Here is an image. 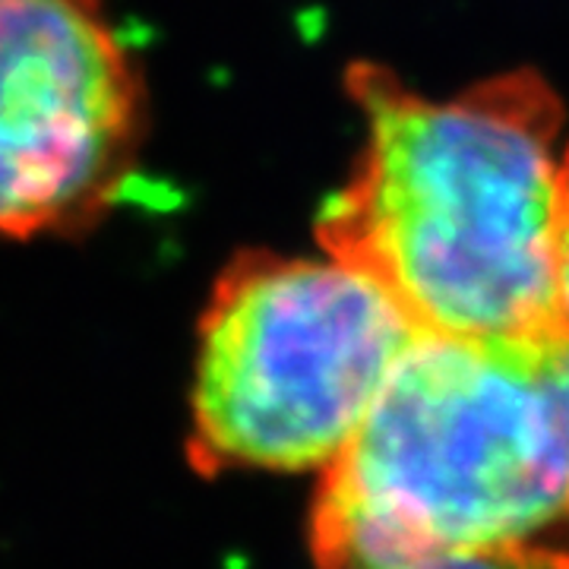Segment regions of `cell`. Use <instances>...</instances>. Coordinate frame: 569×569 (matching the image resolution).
Instances as JSON below:
<instances>
[{
	"mask_svg": "<svg viewBox=\"0 0 569 569\" xmlns=\"http://www.w3.org/2000/svg\"><path fill=\"white\" fill-rule=\"evenodd\" d=\"M348 92L367 146L317 219L326 257L365 272L421 332L548 342L557 317L560 102L531 70L427 102L383 67Z\"/></svg>",
	"mask_w": 569,
	"mask_h": 569,
	"instance_id": "1",
	"label": "cell"
},
{
	"mask_svg": "<svg viewBox=\"0 0 569 569\" xmlns=\"http://www.w3.org/2000/svg\"><path fill=\"white\" fill-rule=\"evenodd\" d=\"M553 339L478 342L418 329L355 437L323 468L310 507L317 567L406 569L567 531Z\"/></svg>",
	"mask_w": 569,
	"mask_h": 569,
	"instance_id": "2",
	"label": "cell"
},
{
	"mask_svg": "<svg viewBox=\"0 0 569 569\" xmlns=\"http://www.w3.org/2000/svg\"><path fill=\"white\" fill-rule=\"evenodd\" d=\"M418 326L365 272L250 250L200 320L190 459L222 468H326L355 437Z\"/></svg>",
	"mask_w": 569,
	"mask_h": 569,
	"instance_id": "3",
	"label": "cell"
},
{
	"mask_svg": "<svg viewBox=\"0 0 569 569\" xmlns=\"http://www.w3.org/2000/svg\"><path fill=\"white\" fill-rule=\"evenodd\" d=\"M140 63L102 0H0V234H77L146 142Z\"/></svg>",
	"mask_w": 569,
	"mask_h": 569,
	"instance_id": "4",
	"label": "cell"
},
{
	"mask_svg": "<svg viewBox=\"0 0 569 569\" xmlns=\"http://www.w3.org/2000/svg\"><path fill=\"white\" fill-rule=\"evenodd\" d=\"M406 569H569V529L526 548L478 553V557H447V560H430Z\"/></svg>",
	"mask_w": 569,
	"mask_h": 569,
	"instance_id": "5",
	"label": "cell"
},
{
	"mask_svg": "<svg viewBox=\"0 0 569 569\" xmlns=\"http://www.w3.org/2000/svg\"><path fill=\"white\" fill-rule=\"evenodd\" d=\"M557 317L569 336V152L560 162L557 190Z\"/></svg>",
	"mask_w": 569,
	"mask_h": 569,
	"instance_id": "6",
	"label": "cell"
},
{
	"mask_svg": "<svg viewBox=\"0 0 569 569\" xmlns=\"http://www.w3.org/2000/svg\"><path fill=\"white\" fill-rule=\"evenodd\" d=\"M548 373L550 387L557 392L560 402V418H563V430H567V456H569V336H557L548 346Z\"/></svg>",
	"mask_w": 569,
	"mask_h": 569,
	"instance_id": "7",
	"label": "cell"
}]
</instances>
